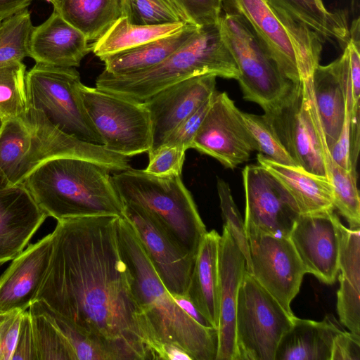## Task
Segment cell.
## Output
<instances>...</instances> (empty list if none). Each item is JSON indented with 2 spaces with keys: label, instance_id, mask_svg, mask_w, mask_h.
<instances>
[{
  "label": "cell",
  "instance_id": "obj_40",
  "mask_svg": "<svg viewBox=\"0 0 360 360\" xmlns=\"http://www.w3.org/2000/svg\"><path fill=\"white\" fill-rule=\"evenodd\" d=\"M186 25L202 26L218 22L221 0H165Z\"/></svg>",
  "mask_w": 360,
  "mask_h": 360
},
{
  "label": "cell",
  "instance_id": "obj_18",
  "mask_svg": "<svg viewBox=\"0 0 360 360\" xmlns=\"http://www.w3.org/2000/svg\"><path fill=\"white\" fill-rule=\"evenodd\" d=\"M214 75L193 77L159 91L143 101L151 122V147L161 146L169 134L216 91Z\"/></svg>",
  "mask_w": 360,
  "mask_h": 360
},
{
  "label": "cell",
  "instance_id": "obj_27",
  "mask_svg": "<svg viewBox=\"0 0 360 360\" xmlns=\"http://www.w3.org/2000/svg\"><path fill=\"white\" fill-rule=\"evenodd\" d=\"M220 235L207 231L197 252L186 296L217 329L219 325V244Z\"/></svg>",
  "mask_w": 360,
  "mask_h": 360
},
{
  "label": "cell",
  "instance_id": "obj_4",
  "mask_svg": "<svg viewBox=\"0 0 360 360\" xmlns=\"http://www.w3.org/2000/svg\"><path fill=\"white\" fill-rule=\"evenodd\" d=\"M57 157L94 161L110 171L129 168L128 158L68 135L39 110L29 107L0 127V186L22 184L41 162Z\"/></svg>",
  "mask_w": 360,
  "mask_h": 360
},
{
  "label": "cell",
  "instance_id": "obj_38",
  "mask_svg": "<svg viewBox=\"0 0 360 360\" xmlns=\"http://www.w3.org/2000/svg\"><path fill=\"white\" fill-rule=\"evenodd\" d=\"M242 117L257 143L259 152L277 163L297 166L264 115L241 112Z\"/></svg>",
  "mask_w": 360,
  "mask_h": 360
},
{
  "label": "cell",
  "instance_id": "obj_44",
  "mask_svg": "<svg viewBox=\"0 0 360 360\" xmlns=\"http://www.w3.org/2000/svg\"><path fill=\"white\" fill-rule=\"evenodd\" d=\"M24 311L0 316V360H11Z\"/></svg>",
  "mask_w": 360,
  "mask_h": 360
},
{
  "label": "cell",
  "instance_id": "obj_23",
  "mask_svg": "<svg viewBox=\"0 0 360 360\" xmlns=\"http://www.w3.org/2000/svg\"><path fill=\"white\" fill-rule=\"evenodd\" d=\"M91 51L84 34L55 10L41 25L34 27L30 40V57L36 63L75 68Z\"/></svg>",
  "mask_w": 360,
  "mask_h": 360
},
{
  "label": "cell",
  "instance_id": "obj_9",
  "mask_svg": "<svg viewBox=\"0 0 360 360\" xmlns=\"http://www.w3.org/2000/svg\"><path fill=\"white\" fill-rule=\"evenodd\" d=\"M295 316L246 270L237 300L235 360H275L279 342Z\"/></svg>",
  "mask_w": 360,
  "mask_h": 360
},
{
  "label": "cell",
  "instance_id": "obj_3",
  "mask_svg": "<svg viewBox=\"0 0 360 360\" xmlns=\"http://www.w3.org/2000/svg\"><path fill=\"white\" fill-rule=\"evenodd\" d=\"M110 170L75 157H57L34 168L22 184L48 217L68 218L122 214L124 204Z\"/></svg>",
  "mask_w": 360,
  "mask_h": 360
},
{
  "label": "cell",
  "instance_id": "obj_14",
  "mask_svg": "<svg viewBox=\"0 0 360 360\" xmlns=\"http://www.w3.org/2000/svg\"><path fill=\"white\" fill-rule=\"evenodd\" d=\"M241 112L226 92L216 91L191 148L215 158L229 169L248 161L259 147Z\"/></svg>",
  "mask_w": 360,
  "mask_h": 360
},
{
  "label": "cell",
  "instance_id": "obj_47",
  "mask_svg": "<svg viewBox=\"0 0 360 360\" xmlns=\"http://www.w3.org/2000/svg\"><path fill=\"white\" fill-rule=\"evenodd\" d=\"M177 305L190 317L206 327H212L186 295H172Z\"/></svg>",
  "mask_w": 360,
  "mask_h": 360
},
{
  "label": "cell",
  "instance_id": "obj_41",
  "mask_svg": "<svg viewBox=\"0 0 360 360\" xmlns=\"http://www.w3.org/2000/svg\"><path fill=\"white\" fill-rule=\"evenodd\" d=\"M185 152L177 146L163 144L148 153V164L144 170L155 176L181 175Z\"/></svg>",
  "mask_w": 360,
  "mask_h": 360
},
{
  "label": "cell",
  "instance_id": "obj_48",
  "mask_svg": "<svg viewBox=\"0 0 360 360\" xmlns=\"http://www.w3.org/2000/svg\"><path fill=\"white\" fill-rule=\"evenodd\" d=\"M33 0H0V19L4 20L27 8Z\"/></svg>",
  "mask_w": 360,
  "mask_h": 360
},
{
  "label": "cell",
  "instance_id": "obj_11",
  "mask_svg": "<svg viewBox=\"0 0 360 360\" xmlns=\"http://www.w3.org/2000/svg\"><path fill=\"white\" fill-rule=\"evenodd\" d=\"M79 91L85 110L108 150L127 158L148 153L151 147V122L143 102L82 83Z\"/></svg>",
  "mask_w": 360,
  "mask_h": 360
},
{
  "label": "cell",
  "instance_id": "obj_49",
  "mask_svg": "<svg viewBox=\"0 0 360 360\" xmlns=\"http://www.w3.org/2000/svg\"><path fill=\"white\" fill-rule=\"evenodd\" d=\"M161 359L191 360V358L184 349L176 345H164L162 347Z\"/></svg>",
  "mask_w": 360,
  "mask_h": 360
},
{
  "label": "cell",
  "instance_id": "obj_31",
  "mask_svg": "<svg viewBox=\"0 0 360 360\" xmlns=\"http://www.w3.org/2000/svg\"><path fill=\"white\" fill-rule=\"evenodd\" d=\"M186 25L183 22L159 25H137L120 18L91 46L100 59L173 34Z\"/></svg>",
  "mask_w": 360,
  "mask_h": 360
},
{
  "label": "cell",
  "instance_id": "obj_7",
  "mask_svg": "<svg viewBox=\"0 0 360 360\" xmlns=\"http://www.w3.org/2000/svg\"><path fill=\"white\" fill-rule=\"evenodd\" d=\"M263 115L297 166L327 178L324 148L328 146L314 103L311 77L292 83Z\"/></svg>",
  "mask_w": 360,
  "mask_h": 360
},
{
  "label": "cell",
  "instance_id": "obj_8",
  "mask_svg": "<svg viewBox=\"0 0 360 360\" xmlns=\"http://www.w3.org/2000/svg\"><path fill=\"white\" fill-rule=\"evenodd\" d=\"M75 68L39 63L25 75L27 105L44 112L65 134L94 144L103 141L84 106Z\"/></svg>",
  "mask_w": 360,
  "mask_h": 360
},
{
  "label": "cell",
  "instance_id": "obj_24",
  "mask_svg": "<svg viewBox=\"0 0 360 360\" xmlns=\"http://www.w3.org/2000/svg\"><path fill=\"white\" fill-rule=\"evenodd\" d=\"M340 250L337 311L342 325L360 335V228L338 221Z\"/></svg>",
  "mask_w": 360,
  "mask_h": 360
},
{
  "label": "cell",
  "instance_id": "obj_42",
  "mask_svg": "<svg viewBox=\"0 0 360 360\" xmlns=\"http://www.w3.org/2000/svg\"><path fill=\"white\" fill-rule=\"evenodd\" d=\"M215 92L178 125L163 144L175 146L185 151L191 148L193 140L209 110Z\"/></svg>",
  "mask_w": 360,
  "mask_h": 360
},
{
  "label": "cell",
  "instance_id": "obj_30",
  "mask_svg": "<svg viewBox=\"0 0 360 360\" xmlns=\"http://www.w3.org/2000/svg\"><path fill=\"white\" fill-rule=\"evenodd\" d=\"M91 45L122 17V0H46Z\"/></svg>",
  "mask_w": 360,
  "mask_h": 360
},
{
  "label": "cell",
  "instance_id": "obj_29",
  "mask_svg": "<svg viewBox=\"0 0 360 360\" xmlns=\"http://www.w3.org/2000/svg\"><path fill=\"white\" fill-rule=\"evenodd\" d=\"M276 11L307 26L325 42L335 40L344 49L349 27L344 12H330L322 0H266Z\"/></svg>",
  "mask_w": 360,
  "mask_h": 360
},
{
  "label": "cell",
  "instance_id": "obj_21",
  "mask_svg": "<svg viewBox=\"0 0 360 360\" xmlns=\"http://www.w3.org/2000/svg\"><path fill=\"white\" fill-rule=\"evenodd\" d=\"M47 217L22 183L0 186V264L18 255Z\"/></svg>",
  "mask_w": 360,
  "mask_h": 360
},
{
  "label": "cell",
  "instance_id": "obj_34",
  "mask_svg": "<svg viewBox=\"0 0 360 360\" xmlns=\"http://www.w3.org/2000/svg\"><path fill=\"white\" fill-rule=\"evenodd\" d=\"M26 67L13 62L0 67V117L2 122L18 117L27 110Z\"/></svg>",
  "mask_w": 360,
  "mask_h": 360
},
{
  "label": "cell",
  "instance_id": "obj_28",
  "mask_svg": "<svg viewBox=\"0 0 360 360\" xmlns=\"http://www.w3.org/2000/svg\"><path fill=\"white\" fill-rule=\"evenodd\" d=\"M198 26L186 25L180 31L132 49L103 57L104 71L113 75L133 74L162 63L186 43Z\"/></svg>",
  "mask_w": 360,
  "mask_h": 360
},
{
  "label": "cell",
  "instance_id": "obj_32",
  "mask_svg": "<svg viewBox=\"0 0 360 360\" xmlns=\"http://www.w3.org/2000/svg\"><path fill=\"white\" fill-rule=\"evenodd\" d=\"M324 159L327 178L332 187L334 207L345 217L350 229L360 228V198L356 172L337 164L330 152L325 154Z\"/></svg>",
  "mask_w": 360,
  "mask_h": 360
},
{
  "label": "cell",
  "instance_id": "obj_22",
  "mask_svg": "<svg viewBox=\"0 0 360 360\" xmlns=\"http://www.w3.org/2000/svg\"><path fill=\"white\" fill-rule=\"evenodd\" d=\"M312 93L329 150L341 131L346 112L347 96L352 90L349 56L342 55L326 65L320 64L311 76Z\"/></svg>",
  "mask_w": 360,
  "mask_h": 360
},
{
  "label": "cell",
  "instance_id": "obj_36",
  "mask_svg": "<svg viewBox=\"0 0 360 360\" xmlns=\"http://www.w3.org/2000/svg\"><path fill=\"white\" fill-rule=\"evenodd\" d=\"M38 360H76L58 328L32 304L29 307Z\"/></svg>",
  "mask_w": 360,
  "mask_h": 360
},
{
  "label": "cell",
  "instance_id": "obj_10",
  "mask_svg": "<svg viewBox=\"0 0 360 360\" xmlns=\"http://www.w3.org/2000/svg\"><path fill=\"white\" fill-rule=\"evenodd\" d=\"M219 23L239 70L237 80L244 99L262 108L278 100L293 82L282 72L243 18L224 13Z\"/></svg>",
  "mask_w": 360,
  "mask_h": 360
},
{
  "label": "cell",
  "instance_id": "obj_17",
  "mask_svg": "<svg viewBox=\"0 0 360 360\" xmlns=\"http://www.w3.org/2000/svg\"><path fill=\"white\" fill-rule=\"evenodd\" d=\"M339 219L333 210L299 214L289 238L307 273L333 283L338 273Z\"/></svg>",
  "mask_w": 360,
  "mask_h": 360
},
{
  "label": "cell",
  "instance_id": "obj_50",
  "mask_svg": "<svg viewBox=\"0 0 360 360\" xmlns=\"http://www.w3.org/2000/svg\"><path fill=\"white\" fill-rule=\"evenodd\" d=\"M1 124H2V120H1V119L0 117V127H1Z\"/></svg>",
  "mask_w": 360,
  "mask_h": 360
},
{
  "label": "cell",
  "instance_id": "obj_39",
  "mask_svg": "<svg viewBox=\"0 0 360 360\" xmlns=\"http://www.w3.org/2000/svg\"><path fill=\"white\" fill-rule=\"evenodd\" d=\"M217 192L220 201L224 226L229 231L246 260V269L250 266V257L248 238L240 212L233 199L229 184L217 179Z\"/></svg>",
  "mask_w": 360,
  "mask_h": 360
},
{
  "label": "cell",
  "instance_id": "obj_16",
  "mask_svg": "<svg viewBox=\"0 0 360 360\" xmlns=\"http://www.w3.org/2000/svg\"><path fill=\"white\" fill-rule=\"evenodd\" d=\"M122 214L134 229L167 291L172 295H186L195 256L176 242L140 207L124 204Z\"/></svg>",
  "mask_w": 360,
  "mask_h": 360
},
{
  "label": "cell",
  "instance_id": "obj_1",
  "mask_svg": "<svg viewBox=\"0 0 360 360\" xmlns=\"http://www.w3.org/2000/svg\"><path fill=\"white\" fill-rule=\"evenodd\" d=\"M119 217L57 221L49 266L36 300L68 319L113 360L157 359L120 250Z\"/></svg>",
  "mask_w": 360,
  "mask_h": 360
},
{
  "label": "cell",
  "instance_id": "obj_2",
  "mask_svg": "<svg viewBox=\"0 0 360 360\" xmlns=\"http://www.w3.org/2000/svg\"><path fill=\"white\" fill-rule=\"evenodd\" d=\"M117 230L134 293L144 314L158 359H161L164 345H174L184 349L191 360H216L217 329L200 324L177 305L123 214L117 219Z\"/></svg>",
  "mask_w": 360,
  "mask_h": 360
},
{
  "label": "cell",
  "instance_id": "obj_45",
  "mask_svg": "<svg viewBox=\"0 0 360 360\" xmlns=\"http://www.w3.org/2000/svg\"><path fill=\"white\" fill-rule=\"evenodd\" d=\"M38 360L29 311L25 310L22 316L19 333L11 360Z\"/></svg>",
  "mask_w": 360,
  "mask_h": 360
},
{
  "label": "cell",
  "instance_id": "obj_33",
  "mask_svg": "<svg viewBox=\"0 0 360 360\" xmlns=\"http://www.w3.org/2000/svg\"><path fill=\"white\" fill-rule=\"evenodd\" d=\"M33 25L25 8L1 21L0 25V67L22 62L30 57V40Z\"/></svg>",
  "mask_w": 360,
  "mask_h": 360
},
{
  "label": "cell",
  "instance_id": "obj_37",
  "mask_svg": "<svg viewBox=\"0 0 360 360\" xmlns=\"http://www.w3.org/2000/svg\"><path fill=\"white\" fill-rule=\"evenodd\" d=\"M121 6L122 17L133 25H159L183 22L165 0H122Z\"/></svg>",
  "mask_w": 360,
  "mask_h": 360
},
{
  "label": "cell",
  "instance_id": "obj_26",
  "mask_svg": "<svg viewBox=\"0 0 360 360\" xmlns=\"http://www.w3.org/2000/svg\"><path fill=\"white\" fill-rule=\"evenodd\" d=\"M342 330L333 316L321 321L295 316L279 342L275 360H330L334 338Z\"/></svg>",
  "mask_w": 360,
  "mask_h": 360
},
{
  "label": "cell",
  "instance_id": "obj_15",
  "mask_svg": "<svg viewBox=\"0 0 360 360\" xmlns=\"http://www.w3.org/2000/svg\"><path fill=\"white\" fill-rule=\"evenodd\" d=\"M245 198V232L289 237L299 215L290 195L264 167L246 165L242 172Z\"/></svg>",
  "mask_w": 360,
  "mask_h": 360
},
{
  "label": "cell",
  "instance_id": "obj_35",
  "mask_svg": "<svg viewBox=\"0 0 360 360\" xmlns=\"http://www.w3.org/2000/svg\"><path fill=\"white\" fill-rule=\"evenodd\" d=\"M32 305L45 316L60 331L76 360H113L110 354L44 302L35 300Z\"/></svg>",
  "mask_w": 360,
  "mask_h": 360
},
{
  "label": "cell",
  "instance_id": "obj_43",
  "mask_svg": "<svg viewBox=\"0 0 360 360\" xmlns=\"http://www.w3.org/2000/svg\"><path fill=\"white\" fill-rule=\"evenodd\" d=\"M347 95L344 123L338 139L330 150V153L333 160L340 166L356 172L352 166L351 155V112L353 98L351 94Z\"/></svg>",
  "mask_w": 360,
  "mask_h": 360
},
{
  "label": "cell",
  "instance_id": "obj_19",
  "mask_svg": "<svg viewBox=\"0 0 360 360\" xmlns=\"http://www.w3.org/2000/svg\"><path fill=\"white\" fill-rule=\"evenodd\" d=\"M53 252L52 233L30 245L0 276V316L25 311L37 300Z\"/></svg>",
  "mask_w": 360,
  "mask_h": 360
},
{
  "label": "cell",
  "instance_id": "obj_12",
  "mask_svg": "<svg viewBox=\"0 0 360 360\" xmlns=\"http://www.w3.org/2000/svg\"><path fill=\"white\" fill-rule=\"evenodd\" d=\"M221 4L224 13L245 20L289 80L297 83L313 72L319 56L294 40L292 33L296 20L278 15L266 0H221Z\"/></svg>",
  "mask_w": 360,
  "mask_h": 360
},
{
  "label": "cell",
  "instance_id": "obj_51",
  "mask_svg": "<svg viewBox=\"0 0 360 360\" xmlns=\"http://www.w3.org/2000/svg\"><path fill=\"white\" fill-rule=\"evenodd\" d=\"M1 21H2V20H1V19H0V25H1Z\"/></svg>",
  "mask_w": 360,
  "mask_h": 360
},
{
  "label": "cell",
  "instance_id": "obj_46",
  "mask_svg": "<svg viewBox=\"0 0 360 360\" xmlns=\"http://www.w3.org/2000/svg\"><path fill=\"white\" fill-rule=\"evenodd\" d=\"M330 360H360V335L341 330L334 338Z\"/></svg>",
  "mask_w": 360,
  "mask_h": 360
},
{
  "label": "cell",
  "instance_id": "obj_5",
  "mask_svg": "<svg viewBox=\"0 0 360 360\" xmlns=\"http://www.w3.org/2000/svg\"><path fill=\"white\" fill-rule=\"evenodd\" d=\"M204 75L235 79L240 75L224 39L219 21L198 27L186 43L150 69L124 75H113L103 70L96 80V88L143 102L168 86Z\"/></svg>",
  "mask_w": 360,
  "mask_h": 360
},
{
  "label": "cell",
  "instance_id": "obj_6",
  "mask_svg": "<svg viewBox=\"0 0 360 360\" xmlns=\"http://www.w3.org/2000/svg\"><path fill=\"white\" fill-rule=\"evenodd\" d=\"M124 204L142 208L181 247L196 256L207 233L181 175L155 176L131 167L112 176Z\"/></svg>",
  "mask_w": 360,
  "mask_h": 360
},
{
  "label": "cell",
  "instance_id": "obj_25",
  "mask_svg": "<svg viewBox=\"0 0 360 360\" xmlns=\"http://www.w3.org/2000/svg\"><path fill=\"white\" fill-rule=\"evenodd\" d=\"M257 163L282 185L299 214L333 210V191L328 178L310 173L298 166L277 163L259 153Z\"/></svg>",
  "mask_w": 360,
  "mask_h": 360
},
{
  "label": "cell",
  "instance_id": "obj_20",
  "mask_svg": "<svg viewBox=\"0 0 360 360\" xmlns=\"http://www.w3.org/2000/svg\"><path fill=\"white\" fill-rule=\"evenodd\" d=\"M245 258L226 227L219 244V325L216 360L236 359V314Z\"/></svg>",
  "mask_w": 360,
  "mask_h": 360
},
{
  "label": "cell",
  "instance_id": "obj_13",
  "mask_svg": "<svg viewBox=\"0 0 360 360\" xmlns=\"http://www.w3.org/2000/svg\"><path fill=\"white\" fill-rule=\"evenodd\" d=\"M250 266L248 271L289 314L306 271L289 237L246 231Z\"/></svg>",
  "mask_w": 360,
  "mask_h": 360
}]
</instances>
